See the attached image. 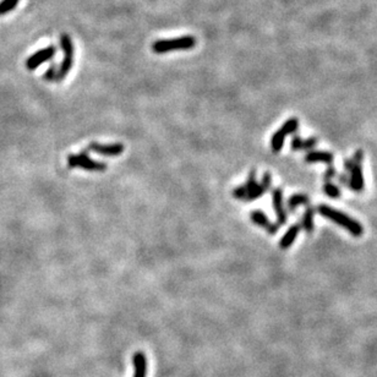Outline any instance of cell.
<instances>
[{"instance_id": "cell-22", "label": "cell", "mask_w": 377, "mask_h": 377, "mask_svg": "<svg viewBox=\"0 0 377 377\" xmlns=\"http://www.w3.org/2000/svg\"><path fill=\"white\" fill-rule=\"evenodd\" d=\"M337 180H338L339 185H342V186H345L347 188H349L350 180H349V175H348L347 173H342V174H338L337 175Z\"/></svg>"}, {"instance_id": "cell-3", "label": "cell", "mask_w": 377, "mask_h": 377, "mask_svg": "<svg viewBox=\"0 0 377 377\" xmlns=\"http://www.w3.org/2000/svg\"><path fill=\"white\" fill-rule=\"evenodd\" d=\"M365 153L363 150H357L351 158L344 159L343 166L344 173L349 175V190L354 191V193H363L365 188V179H364L363 173V162Z\"/></svg>"}, {"instance_id": "cell-5", "label": "cell", "mask_w": 377, "mask_h": 377, "mask_svg": "<svg viewBox=\"0 0 377 377\" xmlns=\"http://www.w3.org/2000/svg\"><path fill=\"white\" fill-rule=\"evenodd\" d=\"M60 48L64 52V59L58 68L55 82H61L74 67V43L68 33H62L60 36Z\"/></svg>"}, {"instance_id": "cell-8", "label": "cell", "mask_w": 377, "mask_h": 377, "mask_svg": "<svg viewBox=\"0 0 377 377\" xmlns=\"http://www.w3.org/2000/svg\"><path fill=\"white\" fill-rule=\"evenodd\" d=\"M55 53H56L55 46H49L47 47V48L37 50L34 54L27 58L26 68L28 70H34V69H37L42 64H45V62L52 60V59L54 58Z\"/></svg>"}, {"instance_id": "cell-9", "label": "cell", "mask_w": 377, "mask_h": 377, "mask_svg": "<svg viewBox=\"0 0 377 377\" xmlns=\"http://www.w3.org/2000/svg\"><path fill=\"white\" fill-rule=\"evenodd\" d=\"M272 205L275 210L276 218H277V224L285 225L288 222V212L284 207V201H283V190L281 187H276L272 190Z\"/></svg>"}, {"instance_id": "cell-13", "label": "cell", "mask_w": 377, "mask_h": 377, "mask_svg": "<svg viewBox=\"0 0 377 377\" xmlns=\"http://www.w3.org/2000/svg\"><path fill=\"white\" fill-rule=\"evenodd\" d=\"M304 159H305L306 163H325V164L331 165L334 162V156L328 151L311 150L306 153Z\"/></svg>"}, {"instance_id": "cell-17", "label": "cell", "mask_w": 377, "mask_h": 377, "mask_svg": "<svg viewBox=\"0 0 377 377\" xmlns=\"http://www.w3.org/2000/svg\"><path fill=\"white\" fill-rule=\"evenodd\" d=\"M304 205L309 206L310 205V197L305 194H293L291 196H289L287 201V211L290 213H294L298 210V207Z\"/></svg>"}, {"instance_id": "cell-12", "label": "cell", "mask_w": 377, "mask_h": 377, "mask_svg": "<svg viewBox=\"0 0 377 377\" xmlns=\"http://www.w3.org/2000/svg\"><path fill=\"white\" fill-rule=\"evenodd\" d=\"M317 143H319L317 137H307V139L304 140L298 134H294L293 139L290 141V149L294 152H300V151L309 152L311 150H315Z\"/></svg>"}, {"instance_id": "cell-19", "label": "cell", "mask_w": 377, "mask_h": 377, "mask_svg": "<svg viewBox=\"0 0 377 377\" xmlns=\"http://www.w3.org/2000/svg\"><path fill=\"white\" fill-rule=\"evenodd\" d=\"M18 3H20V0H3L0 3V16L9 14V12L14 10L18 5Z\"/></svg>"}, {"instance_id": "cell-4", "label": "cell", "mask_w": 377, "mask_h": 377, "mask_svg": "<svg viewBox=\"0 0 377 377\" xmlns=\"http://www.w3.org/2000/svg\"><path fill=\"white\" fill-rule=\"evenodd\" d=\"M196 46V38L194 36H183L178 38L158 39L152 45V50L156 54H165L174 50H188Z\"/></svg>"}, {"instance_id": "cell-21", "label": "cell", "mask_w": 377, "mask_h": 377, "mask_svg": "<svg viewBox=\"0 0 377 377\" xmlns=\"http://www.w3.org/2000/svg\"><path fill=\"white\" fill-rule=\"evenodd\" d=\"M337 175H338V173H337V169H336V166L329 165L322 175L323 183H326V181H332L333 179L337 178Z\"/></svg>"}, {"instance_id": "cell-6", "label": "cell", "mask_w": 377, "mask_h": 377, "mask_svg": "<svg viewBox=\"0 0 377 377\" xmlns=\"http://www.w3.org/2000/svg\"><path fill=\"white\" fill-rule=\"evenodd\" d=\"M298 129H299V119L298 118H290L288 119L281 128L278 129V131H276L272 135L271 139V149L273 153H279L281 150L284 146V141L289 135L297 134Z\"/></svg>"}, {"instance_id": "cell-18", "label": "cell", "mask_w": 377, "mask_h": 377, "mask_svg": "<svg viewBox=\"0 0 377 377\" xmlns=\"http://www.w3.org/2000/svg\"><path fill=\"white\" fill-rule=\"evenodd\" d=\"M322 191L326 196L331 197V199L337 200L342 196V191L337 184L332 183V181H326L322 186Z\"/></svg>"}, {"instance_id": "cell-15", "label": "cell", "mask_w": 377, "mask_h": 377, "mask_svg": "<svg viewBox=\"0 0 377 377\" xmlns=\"http://www.w3.org/2000/svg\"><path fill=\"white\" fill-rule=\"evenodd\" d=\"M300 231H301L300 223H295V224L290 225L288 231L285 232V234L282 237L281 240H279V247H281L282 250H288L289 247L295 243Z\"/></svg>"}, {"instance_id": "cell-2", "label": "cell", "mask_w": 377, "mask_h": 377, "mask_svg": "<svg viewBox=\"0 0 377 377\" xmlns=\"http://www.w3.org/2000/svg\"><path fill=\"white\" fill-rule=\"evenodd\" d=\"M316 211L322 217H325L326 219L345 229L348 233L355 238H359L364 234V227L361 225V223L358 222L357 219L351 218L347 213L338 211V210L333 208V207L328 205H319L316 207Z\"/></svg>"}, {"instance_id": "cell-1", "label": "cell", "mask_w": 377, "mask_h": 377, "mask_svg": "<svg viewBox=\"0 0 377 377\" xmlns=\"http://www.w3.org/2000/svg\"><path fill=\"white\" fill-rule=\"evenodd\" d=\"M257 172L256 169H253L249 173L246 183L235 187L233 190V196L237 200L245 201V202H253V201L259 200L262 197L267 191L269 190L272 184V175L269 172L263 173V177L261 183H257Z\"/></svg>"}, {"instance_id": "cell-7", "label": "cell", "mask_w": 377, "mask_h": 377, "mask_svg": "<svg viewBox=\"0 0 377 377\" xmlns=\"http://www.w3.org/2000/svg\"><path fill=\"white\" fill-rule=\"evenodd\" d=\"M68 165L70 168H81L87 172H104L107 169L104 162L94 161L86 151L78 153V155L68 156Z\"/></svg>"}, {"instance_id": "cell-14", "label": "cell", "mask_w": 377, "mask_h": 377, "mask_svg": "<svg viewBox=\"0 0 377 377\" xmlns=\"http://www.w3.org/2000/svg\"><path fill=\"white\" fill-rule=\"evenodd\" d=\"M134 377H147L149 370V360L143 351H136L133 357Z\"/></svg>"}, {"instance_id": "cell-20", "label": "cell", "mask_w": 377, "mask_h": 377, "mask_svg": "<svg viewBox=\"0 0 377 377\" xmlns=\"http://www.w3.org/2000/svg\"><path fill=\"white\" fill-rule=\"evenodd\" d=\"M56 72H58V68L55 64H50V67L47 69V71L43 74V78L48 82H55Z\"/></svg>"}, {"instance_id": "cell-16", "label": "cell", "mask_w": 377, "mask_h": 377, "mask_svg": "<svg viewBox=\"0 0 377 377\" xmlns=\"http://www.w3.org/2000/svg\"><path fill=\"white\" fill-rule=\"evenodd\" d=\"M315 213H316V208L312 206H306L305 211H304L303 216H301L300 219V225L301 229L307 234H311L313 231H315Z\"/></svg>"}, {"instance_id": "cell-10", "label": "cell", "mask_w": 377, "mask_h": 377, "mask_svg": "<svg viewBox=\"0 0 377 377\" xmlns=\"http://www.w3.org/2000/svg\"><path fill=\"white\" fill-rule=\"evenodd\" d=\"M89 150L92 151L94 153H98V155L107 156V157H114V156H120L124 152V144L122 143H99L96 141H92L89 144Z\"/></svg>"}, {"instance_id": "cell-11", "label": "cell", "mask_w": 377, "mask_h": 377, "mask_svg": "<svg viewBox=\"0 0 377 377\" xmlns=\"http://www.w3.org/2000/svg\"><path fill=\"white\" fill-rule=\"evenodd\" d=\"M250 219H251V222L254 223V224L259 225V227L262 228L263 231H266L268 234L275 235V234L278 233L279 225L269 221L268 217H267L262 211H260V210L251 211L250 212Z\"/></svg>"}]
</instances>
